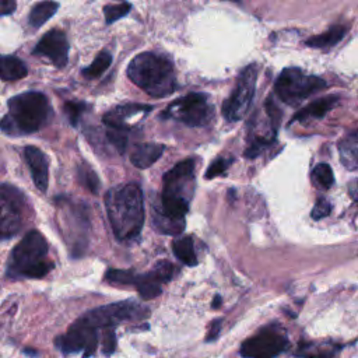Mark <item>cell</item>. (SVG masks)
<instances>
[{"label":"cell","mask_w":358,"mask_h":358,"mask_svg":"<svg viewBox=\"0 0 358 358\" xmlns=\"http://www.w3.org/2000/svg\"><path fill=\"white\" fill-rule=\"evenodd\" d=\"M21 228V214L15 201L0 194V239L11 238Z\"/></svg>","instance_id":"15"},{"label":"cell","mask_w":358,"mask_h":358,"mask_svg":"<svg viewBox=\"0 0 358 358\" xmlns=\"http://www.w3.org/2000/svg\"><path fill=\"white\" fill-rule=\"evenodd\" d=\"M57 8H59V4L52 0H43L41 3H36L29 13L31 27L39 28L41 25H43L48 20H50V17H53Z\"/></svg>","instance_id":"24"},{"label":"cell","mask_w":358,"mask_h":358,"mask_svg":"<svg viewBox=\"0 0 358 358\" xmlns=\"http://www.w3.org/2000/svg\"><path fill=\"white\" fill-rule=\"evenodd\" d=\"M330 211H331V204L329 203V200L320 197L315 203V206H313V208L310 211V217L317 221V220H322V218L327 217L330 214Z\"/></svg>","instance_id":"34"},{"label":"cell","mask_w":358,"mask_h":358,"mask_svg":"<svg viewBox=\"0 0 358 358\" xmlns=\"http://www.w3.org/2000/svg\"><path fill=\"white\" fill-rule=\"evenodd\" d=\"M214 117V106L206 94L192 92L175 99L161 113V119H173L186 126H204Z\"/></svg>","instance_id":"7"},{"label":"cell","mask_w":358,"mask_h":358,"mask_svg":"<svg viewBox=\"0 0 358 358\" xmlns=\"http://www.w3.org/2000/svg\"><path fill=\"white\" fill-rule=\"evenodd\" d=\"M234 162V158H227V157H218L217 159H214L211 164H210V166L207 168V171H206V178L207 179H213V178H215V176H218V175H222L228 168H229V165Z\"/></svg>","instance_id":"31"},{"label":"cell","mask_w":358,"mask_h":358,"mask_svg":"<svg viewBox=\"0 0 358 358\" xmlns=\"http://www.w3.org/2000/svg\"><path fill=\"white\" fill-rule=\"evenodd\" d=\"M345 32H347V28L344 25H333L326 32L306 39L305 45L316 49H329L337 45L344 38Z\"/></svg>","instance_id":"20"},{"label":"cell","mask_w":358,"mask_h":358,"mask_svg":"<svg viewBox=\"0 0 358 358\" xmlns=\"http://www.w3.org/2000/svg\"><path fill=\"white\" fill-rule=\"evenodd\" d=\"M338 101L337 95H329L320 99H316L313 102H310L309 105H306L305 108H302L299 112L295 113V116L292 117L291 122L295 120H309V119H320L323 117Z\"/></svg>","instance_id":"17"},{"label":"cell","mask_w":358,"mask_h":358,"mask_svg":"<svg viewBox=\"0 0 358 358\" xmlns=\"http://www.w3.org/2000/svg\"><path fill=\"white\" fill-rule=\"evenodd\" d=\"M220 305H221V296L215 295L213 302H211V306H213V309H217V308H220Z\"/></svg>","instance_id":"39"},{"label":"cell","mask_w":358,"mask_h":358,"mask_svg":"<svg viewBox=\"0 0 358 358\" xmlns=\"http://www.w3.org/2000/svg\"><path fill=\"white\" fill-rule=\"evenodd\" d=\"M85 109H87V103L81 102V101H67L64 103L66 115L73 126H77V123H78L81 115L85 112Z\"/></svg>","instance_id":"30"},{"label":"cell","mask_w":358,"mask_h":358,"mask_svg":"<svg viewBox=\"0 0 358 358\" xmlns=\"http://www.w3.org/2000/svg\"><path fill=\"white\" fill-rule=\"evenodd\" d=\"M340 161L348 171H355L358 168V136L355 131L347 134L338 143Z\"/></svg>","instance_id":"18"},{"label":"cell","mask_w":358,"mask_h":358,"mask_svg":"<svg viewBox=\"0 0 358 358\" xmlns=\"http://www.w3.org/2000/svg\"><path fill=\"white\" fill-rule=\"evenodd\" d=\"M106 137L108 140L116 147V150L123 154L127 145V130L123 129H117V127H109L108 126V131H106Z\"/></svg>","instance_id":"29"},{"label":"cell","mask_w":358,"mask_h":358,"mask_svg":"<svg viewBox=\"0 0 358 358\" xmlns=\"http://www.w3.org/2000/svg\"><path fill=\"white\" fill-rule=\"evenodd\" d=\"M55 345L64 354L83 351L84 357L94 355L98 347L96 329L80 317L70 326L66 334L59 336L55 340Z\"/></svg>","instance_id":"11"},{"label":"cell","mask_w":358,"mask_h":358,"mask_svg":"<svg viewBox=\"0 0 358 358\" xmlns=\"http://www.w3.org/2000/svg\"><path fill=\"white\" fill-rule=\"evenodd\" d=\"M165 151L164 144H157V143H143L137 144L134 150L131 151L130 155V162L140 168V169H147L150 168Z\"/></svg>","instance_id":"16"},{"label":"cell","mask_w":358,"mask_h":358,"mask_svg":"<svg viewBox=\"0 0 358 358\" xmlns=\"http://www.w3.org/2000/svg\"><path fill=\"white\" fill-rule=\"evenodd\" d=\"M50 115V103L42 92H22L8 101V115L0 120V129L13 134L34 133L49 122Z\"/></svg>","instance_id":"3"},{"label":"cell","mask_w":358,"mask_h":358,"mask_svg":"<svg viewBox=\"0 0 358 358\" xmlns=\"http://www.w3.org/2000/svg\"><path fill=\"white\" fill-rule=\"evenodd\" d=\"M48 242L39 231H29L13 249L8 260L10 277L42 278L52 268L53 262L46 259Z\"/></svg>","instance_id":"5"},{"label":"cell","mask_w":358,"mask_h":358,"mask_svg":"<svg viewBox=\"0 0 358 358\" xmlns=\"http://www.w3.org/2000/svg\"><path fill=\"white\" fill-rule=\"evenodd\" d=\"M172 250L173 255L186 266H196L197 264V256L193 245V239L189 235L178 236L172 242Z\"/></svg>","instance_id":"22"},{"label":"cell","mask_w":358,"mask_h":358,"mask_svg":"<svg viewBox=\"0 0 358 358\" xmlns=\"http://www.w3.org/2000/svg\"><path fill=\"white\" fill-rule=\"evenodd\" d=\"M257 66L252 63L241 71L232 94L222 103V115L228 122L241 120L246 115L255 96Z\"/></svg>","instance_id":"9"},{"label":"cell","mask_w":358,"mask_h":358,"mask_svg":"<svg viewBox=\"0 0 358 358\" xmlns=\"http://www.w3.org/2000/svg\"><path fill=\"white\" fill-rule=\"evenodd\" d=\"M152 224L159 232L165 235H179L186 227L185 220H173L171 217H166L158 208L152 210Z\"/></svg>","instance_id":"23"},{"label":"cell","mask_w":358,"mask_h":358,"mask_svg":"<svg viewBox=\"0 0 358 358\" xmlns=\"http://www.w3.org/2000/svg\"><path fill=\"white\" fill-rule=\"evenodd\" d=\"M194 190V159L187 158L176 164L164 176V189L161 207L158 208L166 217L185 220L189 211V203Z\"/></svg>","instance_id":"4"},{"label":"cell","mask_w":358,"mask_h":358,"mask_svg":"<svg viewBox=\"0 0 358 358\" xmlns=\"http://www.w3.org/2000/svg\"><path fill=\"white\" fill-rule=\"evenodd\" d=\"M351 194L355 199V182H352V185H351Z\"/></svg>","instance_id":"40"},{"label":"cell","mask_w":358,"mask_h":358,"mask_svg":"<svg viewBox=\"0 0 358 358\" xmlns=\"http://www.w3.org/2000/svg\"><path fill=\"white\" fill-rule=\"evenodd\" d=\"M34 53L48 57L59 69L64 67L69 60V41L66 34L60 29H50L36 43Z\"/></svg>","instance_id":"12"},{"label":"cell","mask_w":358,"mask_h":358,"mask_svg":"<svg viewBox=\"0 0 358 358\" xmlns=\"http://www.w3.org/2000/svg\"><path fill=\"white\" fill-rule=\"evenodd\" d=\"M266 112L268 116V122L278 129V124L281 122V110L278 109V106L274 103V101L271 98H267L266 101Z\"/></svg>","instance_id":"36"},{"label":"cell","mask_w":358,"mask_h":358,"mask_svg":"<svg viewBox=\"0 0 358 358\" xmlns=\"http://www.w3.org/2000/svg\"><path fill=\"white\" fill-rule=\"evenodd\" d=\"M129 78L152 98H164L176 90L172 62L152 52H143L127 66Z\"/></svg>","instance_id":"2"},{"label":"cell","mask_w":358,"mask_h":358,"mask_svg":"<svg viewBox=\"0 0 358 358\" xmlns=\"http://www.w3.org/2000/svg\"><path fill=\"white\" fill-rule=\"evenodd\" d=\"M148 315V309L134 301H119L115 303L98 306L87 312L81 319L90 326L95 327H113L122 322L140 320Z\"/></svg>","instance_id":"8"},{"label":"cell","mask_w":358,"mask_h":358,"mask_svg":"<svg viewBox=\"0 0 358 358\" xmlns=\"http://www.w3.org/2000/svg\"><path fill=\"white\" fill-rule=\"evenodd\" d=\"M232 1H239V0H232Z\"/></svg>","instance_id":"41"},{"label":"cell","mask_w":358,"mask_h":358,"mask_svg":"<svg viewBox=\"0 0 358 358\" xmlns=\"http://www.w3.org/2000/svg\"><path fill=\"white\" fill-rule=\"evenodd\" d=\"M152 108L150 105L143 103H123L110 109L103 115V123L109 127H117L123 130H129L141 120Z\"/></svg>","instance_id":"13"},{"label":"cell","mask_w":358,"mask_h":358,"mask_svg":"<svg viewBox=\"0 0 358 358\" xmlns=\"http://www.w3.org/2000/svg\"><path fill=\"white\" fill-rule=\"evenodd\" d=\"M116 348V336L112 327H105L102 336V351L105 355H110Z\"/></svg>","instance_id":"35"},{"label":"cell","mask_w":358,"mask_h":358,"mask_svg":"<svg viewBox=\"0 0 358 358\" xmlns=\"http://www.w3.org/2000/svg\"><path fill=\"white\" fill-rule=\"evenodd\" d=\"M221 330V319H215L211 322V326H210V330L207 333V337H206V341H213L217 338L218 333Z\"/></svg>","instance_id":"37"},{"label":"cell","mask_w":358,"mask_h":358,"mask_svg":"<svg viewBox=\"0 0 358 358\" xmlns=\"http://www.w3.org/2000/svg\"><path fill=\"white\" fill-rule=\"evenodd\" d=\"M326 85V81L320 77L305 74L298 67H287L275 80L274 91L284 103L295 106Z\"/></svg>","instance_id":"6"},{"label":"cell","mask_w":358,"mask_h":358,"mask_svg":"<svg viewBox=\"0 0 358 358\" xmlns=\"http://www.w3.org/2000/svg\"><path fill=\"white\" fill-rule=\"evenodd\" d=\"M288 345L289 341L284 330L277 324H270L262 329L253 337L243 341L239 352L242 357L270 358L285 351Z\"/></svg>","instance_id":"10"},{"label":"cell","mask_w":358,"mask_h":358,"mask_svg":"<svg viewBox=\"0 0 358 358\" xmlns=\"http://www.w3.org/2000/svg\"><path fill=\"white\" fill-rule=\"evenodd\" d=\"M24 155H25V161L29 166V171H31L35 186L41 192L45 193L48 190V183H49V161H48V157L39 148H36L34 145L25 147Z\"/></svg>","instance_id":"14"},{"label":"cell","mask_w":358,"mask_h":358,"mask_svg":"<svg viewBox=\"0 0 358 358\" xmlns=\"http://www.w3.org/2000/svg\"><path fill=\"white\" fill-rule=\"evenodd\" d=\"M312 179L320 189H323V190L330 189L334 183V175H333L330 165L324 164V162L317 164L312 169Z\"/></svg>","instance_id":"26"},{"label":"cell","mask_w":358,"mask_h":358,"mask_svg":"<svg viewBox=\"0 0 358 358\" xmlns=\"http://www.w3.org/2000/svg\"><path fill=\"white\" fill-rule=\"evenodd\" d=\"M105 208L112 231L119 241L134 239L144 224V197L138 185L112 187L105 194Z\"/></svg>","instance_id":"1"},{"label":"cell","mask_w":358,"mask_h":358,"mask_svg":"<svg viewBox=\"0 0 358 358\" xmlns=\"http://www.w3.org/2000/svg\"><path fill=\"white\" fill-rule=\"evenodd\" d=\"M162 284H164L162 280L158 277V274L154 270H151L150 273L137 275L134 280V285H136L140 296L145 301L158 296L162 291V288H161Z\"/></svg>","instance_id":"19"},{"label":"cell","mask_w":358,"mask_h":358,"mask_svg":"<svg viewBox=\"0 0 358 358\" xmlns=\"http://www.w3.org/2000/svg\"><path fill=\"white\" fill-rule=\"evenodd\" d=\"M110 63H112V56H110V53L106 52V50H102V52H99V53L96 55V57L94 59V62H92L88 67H85V69L83 70V76H84L85 78H90V80L98 78L99 76H102V74L108 70V67L110 66Z\"/></svg>","instance_id":"25"},{"label":"cell","mask_w":358,"mask_h":358,"mask_svg":"<svg viewBox=\"0 0 358 358\" xmlns=\"http://www.w3.org/2000/svg\"><path fill=\"white\" fill-rule=\"evenodd\" d=\"M27 66L15 56L0 55V78L6 81L20 80L27 76Z\"/></svg>","instance_id":"21"},{"label":"cell","mask_w":358,"mask_h":358,"mask_svg":"<svg viewBox=\"0 0 358 358\" xmlns=\"http://www.w3.org/2000/svg\"><path fill=\"white\" fill-rule=\"evenodd\" d=\"M78 178L81 180V183L94 194L98 193L99 189V180L96 173L91 169V168H80L78 169Z\"/></svg>","instance_id":"32"},{"label":"cell","mask_w":358,"mask_h":358,"mask_svg":"<svg viewBox=\"0 0 358 358\" xmlns=\"http://www.w3.org/2000/svg\"><path fill=\"white\" fill-rule=\"evenodd\" d=\"M137 274L133 270H116V268H109L105 273V280H108L112 284H134Z\"/></svg>","instance_id":"27"},{"label":"cell","mask_w":358,"mask_h":358,"mask_svg":"<svg viewBox=\"0 0 358 358\" xmlns=\"http://www.w3.org/2000/svg\"><path fill=\"white\" fill-rule=\"evenodd\" d=\"M152 270L158 274V277L162 280V282H168L175 274V266L168 260L157 262V264L154 266Z\"/></svg>","instance_id":"33"},{"label":"cell","mask_w":358,"mask_h":358,"mask_svg":"<svg viewBox=\"0 0 358 358\" xmlns=\"http://www.w3.org/2000/svg\"><path fill=\"white\" fill-rule=\"evenodd\" d=\"M131 6L129 3H119V4H106L103 7V14H105V21L106 24H112L122 17H124L130 11Z\"/></svg>","instance_id":"28"},{"label":"cell","mask_w":358,"mask_h":358,"mask_svg":"<svg viewBox=\"0 0 358 358\" xmlns=\"http://www.w3.org/2000/svg\"><path fill=\"white\" fill-rule=\"evenodd\" d=\"M15 0H0V15H8L15 10Z\"/></svg>","instance_id":"38"}]
</instances>
